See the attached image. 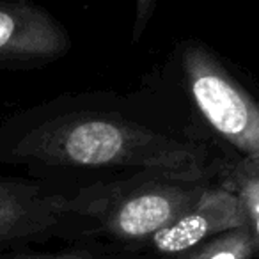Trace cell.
Here are the masks:
<instances>
[{
  "label": "cell",
  "instance_id": "6da1fadb",
  "mask_svg": "<svg viewBox=\"0 0 259 259\" xmlns=\"http://www.w3.org/2000/svg\"><path fill=\"white\" fill-rule=\"evenodd\" d=\"M0 165H25L30 170L139 169L204 183L215 174L217 160L195 141L57 100L0 122Z\"/></svg>",
  "mask_w": 259,
  "mask_h": 259
},
{
  "label": "cell",
  "instance_id": "7a4b0ae2",
  "mask_svg": "<svg viewBox=\"0 0 259 259\" xmlns=\"http://www.w3.org/2000/svg\"><path fill=\"white\" fill-rule=\"evenodd\" d=\"M204 183H187L149 172L126 180L94 183L68 195V226L80 224L87 234H101L137 252L199 197Z\"/></svg>",
  "mask_w": 259,
  "mask_h": 259
},
{
  "label": "cell",
  "instance_id": "3957f363",
  "mask_svg": "<svg viewBox=\"0 0 259 259\" xmlns=\"http://www.w3.org/2000/svg\"><path fill=\"white\" fill-rule=\"evenodd\" d=\"M185 85L204 121L241 158L259 160V103L201 43L181 52Z\"/></svg>",
  "mask_w": 259,
  "mask_h": 259
},
{
  "label": "cell",
  "instance_id": "277c9868",
  "mask_svg": "<svg viewBox=\"0 0 259 259\" xmlns=\"http://www.w3.org/2000/svg\"><path fill=\"white\" fill-rule=\"evenodd\" d=\"M68 195L43 181L0 174V254L66 233Z\"/></svg>",
  "mask_w": 259,
  "mask_h": 259
},
{
  "label": "cell",
  "instance_id": "5b68a950",
  "mask_svg": "<svg viewBox=\"0 0 259 259\" xmlns=\"http://www.w3.org/2000/svg\"><path fill=\"white\" fill-rule=\"evenodd\" d=\"M71 48L66 27L32 0H0V69L22 71L62 59Z\"/></svg>",
  "mask_w": 259,
  "mask_h": 259
},
{
  "label": "cell",
  "instance_id": "8992f818",
  "mask_svg": "<svg viewBox=\"0 0 259 259\" xmlns=\"http://www.w3.org/2000/svg\"><path fill=\"white\" fill-rule=\"evenodd\" d=\"M247 227L240 201L222 185H206L199 197L169 226L155 233L137 252L156 257L178 254L219 234Z\"/></svg>",
  "mask_w": 259,
  "mask_h": 259
},
{
  "label": "cell",
  "instance_id": "52a82bcc",
  "mask_svg": "<svg viewBox=\"0 0 259 259\" xmlns=\"http://www.w3.org/2000/svg\"><path fill=\"white\" fill-rule=\"evenodd\" d=\"M220 185L233 192L240 201L245 224L259 255V160H236L226 170Z\"/></svg>",
  "mask_w": 259,
  "mask_h": 259
},
{
  "label": "cell",
  "instance_id": "ba28073f",
  "mask_svg": "<svg viewBox=\"0 0 259 259\" xmlns=\"http://www.w3.org/2000/svg\"><path fill=\"white\" fill-rule=\"evenodd\" d=\"M156 259H259V255L248 229L241 227L219 234L183 252Z\"/></svg>",
  "mask_w": 259,
  "mask_h": 259
},
{
  "label": "cell",
  "instance_id": "9c48e42d",
  "mask_svg": "<svg viewBox=\"0 0 259 259\" xmlns=\"http://www.w3.org/2000/svg\"><path fill=\"white\" fill-rule=\"evenodd\" d=\"M0 259H149L146 254L135 250H119V252H107L98 250L93 247H75L62 248L55 252H23L13 250L0 254Z\"/></svg>",
  "mask_w": 259,
  "mask_h": 259
},
{
  "label": "cell",
  "instance_id": "30bf717a",
  "mask_svg": "<svg viewBox=\"0 0 259 259\" xmlns=\"http://www.w3.org/2000/svg\"><path fill=\"white\" fill-rule=\"evenodd\" d=\"M156 8V0H135V18L134 29H132V41L139 43L142 34L146 32L149 22L153 18V13Z\"/></svg>",
  "mask_w": 259,
  "mask_h": 259
}]
</instances>
